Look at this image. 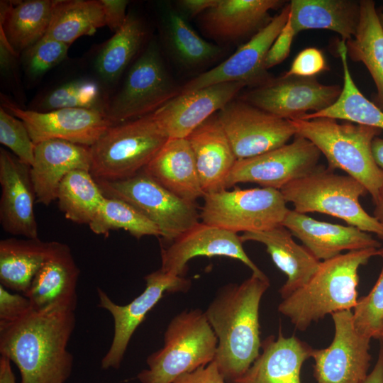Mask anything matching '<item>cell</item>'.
<instances>
[{
  "instance_id": "obj_1",
  "label": "cell",
  "mask_w": 383,
  "mask_h": 383,
  "mask_svg": "<svg viewBox=\"0 0 383 383\" xmlns=\"http://www.w3.org/2000/svg\"><path fill=\"white\" fill-rule=\"evenodd\" d=\"M74 311L55 304L0 324L1 355L17 366L21 383H65L70 377L73 356L67 344L75 327Z\"/></svg>"
},
{
  "instance_id": "obj_2",
  "label": "cell",
  "mask_w": 383,
  "mask_h": 383,
  "mask_svg": "<svg viewBox=\"0 0 383 383\" xmlns=\"http://www.w3.org/2000/svg\"><path fill=\"white\" fill-rule=\"evenodd\" d=\"M269 287L267 277L252 274L221 288L204 311L218 340L213 361L226 382L243 376L260 353L259 309Z\"/></svg>"
},
{
  "instance_id": "obj_3",
  "label": "cell",
  "mask_w": 383,
  "mask_h": 383,
  "mask_svg": "<svg viewBox=\"0 0 383 383\" xmlns=\"http://www.w3.org/2000/svg\"><path fill=\"white\" fill-rule=\"evenodd\" d=\"M379 248L349 251L321 261L311 279L283 299L278 311L303 331L328 314L352 310L357 303L358 270Z\"/></svg>"
},
{
  "instance_id": "obj_4",
  "label": "cell",
  "mask_w": 383,
  "mask_h": 383,
  "mask_svg": "<svg viewBox=\"0 0 383 383\" xmlns=\"http://www.w3.org/2000/svg\"><path fill=\"white\" fill-rule=\"evenodd\" d=\"M296 135L311 141L322 153L328 167L340 169L360 182L375 201L383 188V171L376 164L372 143L381 133L373 127L339 123L331 118L291 120Z\"/></svg>"
},
{
  "instance_id": "obj_5",
  "label": "cell",
  "mask_w": 383,
  "mask_h": 383,
  "mask_svg": "<svg viewBox=\"0 0 383 383\" xmlns=\"http://www.w3.org/2000/svg\"><path fill=\"white\" fill-rule=\"evenodd\" d=\"M280 192L286 202L291 203L299 213L318 212L335 216L383 239V225L360 203V197L367 193V189L348 174H338L320 165L309 175L287 184Z\"/></svg>"
},
{
  "instance_id": "obj_6",
  "label": "cell",
  "mask_w": 383,
  "mask_h": 383,
  "mask_svg": "<svg viewBox=\"0 0 383 383\" xmlns=\"http://www.w3.org/2000/svg\"><path fill=\"white\" fill-rule=\"evenodd\" d=\"M218 340L205 312L185 310L174 316L164 333V345L147 358L141 383H172L182 374L214 360Z\"/></svg>"
},
{
  "instance_id": "obj_7",
  "label": "cell",
  "mask_w": 383,
  "mask_h": 383,
  "mask_svg": "<svg viewBox=\"0 0 383 383\" xmlns=\"http://www.w3.org/2000/svg\"><path fill=\"white\" fill-rule=\"evenodd\" d=\"M167 140L152 113L111 125L90 147V172L95 179L109 181L132 177L146 167Z\"/></svg>"
},
{
  "instance_id": "obj_8",
  "label": "cell",
  "mask_w": 383,
  "mask_h": 383,
  "mask_svg": "<svg viewBox=\"0 0 383 383\" xmlns=\"http://www.w3.org/2000/svg\"><path fill=\"white\" fill-rule=\"evenodd\" d=\"M95 179V178H94ZM106 197L121 199L140 212L170 243L199 223L196 202L182 199L163 187L143 170L126 179H95Z\"/></svg>"
},
{
  "instance_id": "obj_9",
  "label": "cell",
  "mask_w": 383,
  "mask_h": 383,
  "mask_svg": "<svg viewBox=\"0 0 383 383\" xmlns=\"http://www.w3.org/2000/svg\"><path fill=\"white\" fill-rule=\"evenodd\" d=\"M202 223L231 232L264 231L282 225L289 209L280 190L252 188L205 194Z\"/></svg>"
},
{
  "instance_id": "obj_10",
  "label": "cell",
  "mask_w": 383,
  "mask_h": 383,
  "mask_svg": "<svg viewBox=\"0 0 383 383\" xmlns=\"http://www.w3.org/2000/svg\"><path fill=\"white\" fill-rule=\"evenodd\" d=\"M180 94L155 43H150L128 70L106 114L111 125L150 115Z\"/></svg>"
},
{
  "instance_id": "obj_11",
  "label": "cell",
  "mask_w": 383,
  "mask_h": 383,
  "mask_svg": "<svg viewBox=\"0 0 383 383\" xmlns=\"http://www.w3.org/2000/svg\"><path fill=\"white\" fill-rule=\"evenodd\" d=\"M319 150L309 140L296 135L294 140L262 154L238 160L225 183V189L251 182L280 190L287 184L309 175L320 165Z\"/></svg>"
},
{
  "instance_id": "obj_12",
  "label": "cell",
  "mask_w": 383,
  "mask_h": 383,
  "mask_svg": "<svg viewBox=\"0 0 383 383\" xmlns=\"http://www.w3.org/2000/svg\"><path fill=\"white\" fill-rule=\"evenodd\" d=\"M217 113L237 160L281 147L296 135L291 120L274 116L241 99H233Z\"/></svg>"
},
{
  "instance_id": "obj_13",
  "label": "cell",
  "mask_w": 383,
  "mask_h": 383,
  "mask_svg": "<svg viewBox=\"0 0 383 383\" xmlns=\"http://www.w3.org/2000/svg\"><path fill=\"white\" fill-rule=\"evenodd\" d=\"M144 279V291L123 306L115 304L104 291L97 288L98 306L107 310L112 315L114 322L113 340L101 362L103 370L120 367L134 332L165 292H184L191 286L190 280L184 277L172 275L161 269L147 274Z\"/></svg>"
},
{
  "instance_id": "obj_14",
  "label": "cell",
  "mask_w": 383,
  "mask_h": 383,
  "mask_svg": "<svg viewBox=\"0 0 383 383\" xmlns=\"http://www.w3.org/2000/svg\"><path fill=\"white\" fill-rule=\"evenodd\" d=\"M342 91L339 85L321 84L315 77H271L253 87L241 100L282 118L292 120L332 106Z\"/></svg>"
},
{
  "instance_id": "obj_15",
  "label": "cell",
  "mask_w": 383,
  "mask_h": 383,
  "mask_svg": "<svg viewBox=\"0 0 383 383\" xmlns=\"http://www.w3.org/2000/svg\"><path fill=\"white\" fill-rule=\"evenodd\" d=\"M334 335L328 347L313 349L316 383H363L368 375L371 338L355 328L352 310L331 314Z\"/></svg>"
},
{
  "instance_id": "obj_16",
  "label": "cell",
  "mask_w": 383,
  "mask_h": 383,
  "mask_svg": "<svg viewBox=\"0 0 383 383\" xmlns=\"http://www.w3.org/2000/svg\"><path fill=\"white\" fill-rule=\"evenodd\" d=\"M289 3L273 16L261 30L241 45L235 52L216 67L187 82L180 94L196 91L211 85L240 82L253 87L267 82L272 77L265 67L267 54L288 21Z\"/></svg>"
},
{
  "instance_id": "obj_17",
  "label": "cell",
  "mask_w": 383,
  "mask_h": 383,
  "mask_svg": "<svg viewBox=\"0 0 383 383\" xmlns=\"http://www.w3.org/2000/svg\"><path fill=\"white\" fill-rule=\"evenodd\" d=\"M1 106L23 122L35 145L48 140H62L91 147L111 126L106 113L99 110H26L6 98L2 99Z\"/></svg>"
},
{
  "instance_id": "obj_18",
  "label": "cell",
  "mask_w": 383,
  "mask_h": 383,
  "mask_svg": "<svg viewBox=\"0 0 383 383\" xmlns=\"http://www.w3.org/2000/svg\"><path fill=\"white\" fill-rule=\"evenodd\" d=\"M199 256H223L238 260L249 267L252 274L267 277L244 250L240 236L202 222L161 248L160 269L184 277L188 262Z\"/></svg>"
},
{
  "instance_id": "obj_19",
  "label": "cell",
  "mask_w": 383,
  "mask_h": 383,
  "mask_svg": "<svg viewBox=\"0 0 383 383\" xmlns=\"http://www.w3.org/2000/svg\"><path fill=\"white\" fill-rule=\"evenodd\" d=\"M247 85L223 82L179 94L152 113L168 138H187L204 121L218 112Z\"/></svg>"
},
{
  "instance_id": "obj_20",
  "label": "cell",
  "mask_w": 383,
  "mask_h": 383,
  "mask_svg": "<svg viewBox=\"0 0 383 383\" xmlns=\"http://www.w3.org/2000/svg\"><path fill=\"white\" fill-rule=\"evenodd\" d=\"M0 223L4 231L13 235L38 238L30 167L3 148L0 149Z\"/></svg>"
},
{
  "instance_id": "obj_21",
  "label": "cell",
  "mask_w": 383,
  "mask_h": 383,
  "mask_svg": "<svg viewBox=\"0 0 383 383\" xmlns=\"http://www.w3.org/2000/svg\"><path fill=\"white\" fill-rule=\"evenodd\" d=\"M282 0H217L199 16L204 33L223 43L250 39L272 19L271 10L282 7Z\"/></svg>"
},
{
  "instance_id": "obj_22",
  "label": "cell",
  "mask_w": 383,
  "mask_h": 383,
  "mask_svg": "<svg viewBox=\"0 0 383 383\" xmlns=\"http://www.w3.org/2000/svg\"><path fill=\"white\" fill-rule=\"evenodd\" d=\"M282 225L320 261L345 250L381 248L379 242L357 227L320 221L294 209L289 210Z\"/></svg>"
},
{
  "instance_id": "obj_23",
  "label": "cell",
  "mask_w": 383,
  "mask_h": 383,
  "mask_svg": "<svg viewBox=\"0 0 383 383\" xmlns=\"http://www.w3.org/2000/svg\"><path fill=\"white\" fill-rule=\"evenodd\" d=\"M90 147L62 140H48L35 145L30 177L36 202L45 206L57 200L62 179L70 172L84 170L90 172Z\"/></svg>"
},
{
  "instance_id": "obj_24",
  "label": "cell",
  "mask_w": 383,
  "mask_h": 383,
  "mask_svg": "<svg viewBox=\"0 0 383 383\" xmlns=\"http://www.w3.org/2000/svg\"><path fill=\"white\" fill-rule=\"evenodd\" d=\"M217 113L187 138L204 194L225 189L226 181L238 160Z\"/></svg>"
},
{
  "instance_id": "obj_25",
  "label": "cell",
  "mask_w": 383,
  "mask_h": 383,
  "mask_svg": "<svg viewBox=\"0 0 383 383\" xmlns=\"http://www.w3.org/2000/svg\"><path fill=\"white\" fill-rule=\"evenodd\" d=\"M261 353L245 373L232 383H301L304 362L313 350L296 335H270L261 345Z\"/></svg>"
},
{
  "instance_id": "obj_26",
  "label": "cell",
  "mask_w": 383,
  "mask_h": 383,
  "mask_svg": "<svg viewBox=\"0 0 383 383\" xmlns=\"http://www.w3.org/2000/svg\"><path fill=\"white\" fill-rule=\"evenodd\" d=\"M80 271L70 247L54 241L52 250L23 295L32 309L40 311L55 304L76 309L77 285Z\"/></svg>"
},
{
  "instance_id": "obj_27",
  "label": "cell",
  "mask_w": 383,
  "mask_h": 383,
  "mask_svg": "<svg viewBox=\"0 0 383 383\" xmlns=\"http://www.w3.org/2000/svg\"><path fill=\"white\" fill-rule=\"evenodd\" d=\"M240 239L243 243L263 244L275 265L286 274L287 280L279 290L282 299L304 285L321 262L305 246L296 243L292 233L282 225L264 231L244 233Z\"/></svg>"
},
{
  "instance_id": "obj_28",
  "label": "cell",
  "mask_w": 383,
  "mask_h": 383,
  "mask_svg": "<svg viewBox=\"0 0 383 383\" xmlns=\"http://www.w3.org/2000/svg\"><path fill=\"white\" fill-rule=\"evenodd\" d=\"M143 170L182 199L196 202L204 196L194 156L187 138H168Z\"/></svg>"
},
{
  "instance_id": "obj_29",
  "label": "cell",
  "mask_w": 383,
  "mask_h": 383,
  "mask_svg": "<svg viewBox=\"0 0 383 383\" xmlns=\"http://www.w3.org/2000/svg\"><path fill=\"white\" fill-rule=\"evenodd\" d=\"M289 5V21L296 34L309 29H326L337 33L346 41L357 31L360 1L292 0Z\"/></svg>"
},
{
  "instance_id": "obj_30",
  "label": "cell",
  "mask_w": 383,
  "mask_h": 383,
  "mask_svg": "<svg viewBox=\"0 0 383 383\" xmlns=\"http://www.w3.org/2000/svg\"><path fill=\"white\" fill-rule=\"evenodd\" d=\"M55 0L1 1L0 30L18 55L46 33Z\"/></svg>"
},
{
  "instance_id": "obj_31",
  "label": "cell",
  "mask_w": 383,
  "mask_h": 383,
  "mask_svg": "<svg viewBox=\"0 0 383 383\" xmlns=\"http://www.w3.org/2000/svg\"><path fill=\"white\" fill-rule=\"evenodd\" d=\"M54 245L39 238H9L0 241V282L5 288L26 293Z\"/></svg>"
},
{
  "instance_id": "obj_32",
  "label": "cell",
  "mask_w": 383,
  "mask_h": 383,
  "mask_svg": "<svg viewBox=\"0 0 383 383\" xmlns=\"http://www.w3.org/2000/svg\"><path fill=\"white\" fill-rule=\"evenodd\" d=\"M360 17L355 35L345 41L347 54L365 65L377 89L374 104L383 111V30L372 0H361Z\"/></svg>"
},
{
  "instance_id": "obj_33",
  "label": "cell",
  "mask_w": 383,
  "mask_h": 383,
  "mask_svg": "<svg viewBox=\"0 0 383 383\" xmlns=\"http://www.w3.org/2000/svg\"><path fill=\"white\" fill-rule=\"evenodd\" d=\"M106 26L101 0H55L45 35L70 46Z\"/></svg>"
},
{
  "instance_id": "obj_34",
  "label": "cell",
  "mask_w": 383,
  "mask_h": 383,
  "mask_svg": "<svg viewBox=\"0 0 383 383\" xmlns=\"http://www.w3.org/2000/svg\"><path fill=\"white\" fill-rule=\"evenodd\" d=\"M343 70V86L340 96L330 107L304 115L301 119L331 118L383 130V111L367 99L355 85L348 63L345 41L338 43Z\"/></svg>"
},
{
  "instance_id": "obj_35",
  "label": "cell",
  "mask_w": 383,
  "mask_h": 383,
  "mask_svg": "<svg viewBox=\"0 0 383 383\" xmlns=\"http://www.w3.org/2000/svg\"><path fill=\"white\" fill-rule=\"evenodd\" d=\"M163 35L173 58L188 69L201 67L218 59L223 50L201 38L175 11H168L163 19Z\"/></svg>"
},
{
  "instance_id": "obj_36",
  "label": "cell",
  "mask_w": 383,
  "mask_h": 383,
  "mask_svg": "<svg viewBox=\"0 0 383 383\" xmlns=\"http://www.w3.org/2000/svg\"><path fill=\"white\" fill-rule=\"evenodd\" d=\"M146 38L143 22L128 14L119 30L104 44L95 61L100 77L107 82L119 79L128 65L138 53Z\"/></svg>"
},
{
  "instance_id": "obj_37",
  "label": "cell",
  "mask_w": 383,
  "mask_h": 383,
  "mask_svg": "<svg viewBox=\"0 0 383 383\" xmlns=\"http://www.w3.org/2000/svg\"><path fill=\"white\" fill-rule=\"evenodd\" d=\"M105 196L88 170L70 172L61 182L57 196L59 209L65 218L79 224H89Z\"/></svg>"
},
{
  "instance_id": "obj_38",
  "label": "cell",
  "mask_w": 383,
  "mask_h": 383,
  "mask_svg": "<svg viewBox=\"0 0 383 383\" xmlns=\"http://www.w3.org/2000/svg\"><path fill=\"white\" fill-rule=\"evenodd\" d=\"M93 233L108 234L123 229L133 237H161L159 228L128 203L116 198L106 197L96 214L89 224Z\"/></svg>"
},
{
  "instance_id": "obj_39",
  "label": "cell",
  "mask_w": 383,
  "mask_h": 383,
  "mask_svg": "<svg viewBox=\"0 0 383 383\" xmlns=\"http://www.w3.org/2000/svg\"><path fill=\"white\" fill-rule=\"evenodd\" d=\"M108 104L98 82L82 78L64 83L50 91L39 100L34 111L86 109L106 113Z\"/></svg>"
},
{
  "instance_id": "obj_40",
  "label": "cell",
  "mask_w": 383,
  "mask_h": 383,
  "mask_svg": "<svg viewBox=\"0 0 383 383\" xmlns=\"http://www.w3.org/2000/svg\"><path fill=\"white\" fill-rule=\"evenodd\" d=\"M377 255L383 262V248L378 249ZM353 313L356 330L365 336L378 340L383 320V264L374 285L367 295L357 300Z\"/></svg>"
},
{
  "instance_id": "obj_41",
  "label": "cell",
  "mask_w": 383,
  "mask_h": 383,
  "mask_svg": "<svg viewBox=\"0 0 383 383\" xmlns=\"http://www.w3.org/2000/svg\"><path fill=\"white\" fill-rule=\"evenodd\" d=\"M69 48L45 35L22 52V62L26 77L30 80L42 77L65 60Z\"/></svg>"
},
{
  "instance_id": "obj_42",
  "label": "cell",
  "mask_w": 383,
  "mask_h": 383,
  "mask_svg": "<svg viewBox=\"0 0 383 383\" xmlns=\"http://www.w3.org/2000/svg\"><path fill=\"white\" fill-rule=\"evenodd\" d=\"M0 143L22 162L30 167L33 165L35 145L25 124L2 106L0 107Z\"/></svg>"
},
{
  "instance_id": "obj_43",
  "label": "cell",
  "mask_w": 383,
  "mask_h": 383,
  "mask_svg": "<svg viewBox=\"0 0 383 383\" xmlns=\"http://www.w3.org/2000/svg\"><path fill=\"white\" fill-rule=\"evenodd\" d=\"M328 70L323 52L319 49L311 47L301 50L295 57L289 70L282 74L311 77Z\"/></svg>"
},
{
  "instance_id": "obj_44",
  "label": "cell",
  "mask_w": 383,
  "mask_h": 383,
  "mask_svg": "<svg viewBox=\"0 0 383 383\" xmlns=\"http://www.w3.org/2000/svg\"><path fill=\"white\" fill-rule=\"evenodd\" d=\"M31 309L30 301L26 296L12 294L0 284V324L16 321Z\"/></svg>"
},
{
  "instance_id": "obj_45",
  "label": "cell",
  "mask_w": 383,
  "mask_h": 383,
  "mask_svg": "<svg viewBox=\"0 0 383 383\" xmlns=\"http://www.w3.org/2000/svg\"><path fill=\"white\" fill-rule=\"evenodd\" d=\"M296 35V33L291 25L289 17L287 23L267 54L265 61V67L267 70L280 64L288 57L292 41Z\"/></svg>"
},
{
  "instance_id": "obj_46",
  "label": "cell",
  "mask_w": 383,
  "mask_h": 383,
  "mask_svg": "<svg viewBox=\"0 0 383 383\" xmlns=\"http://www.w3.org/2000/svg\"><path fill=\"white\" fill-rule=\"evenodd\" d=\"M172 383H226V382L219 372L216 362L212 361L205 366L181 374Z\"/></svg>"
},
{
  "instance_id": "obj_47",
  "label": "cell",
  "mask_w": 383,
  "mask_h": 383,
  "mask_svg": "<svg viewBox=\"0 0 383 383\" xmlns=\"http://www.w3.org/2000/svg\"><path fill=\"white\" fill-rule=\"evenodd\" d=\"M104 9L106 26L116 32L124 23L128 1L126 0H101Z\"/></svg>"
},
{
  "instance_id": "obj_48",
  "label": "cell",
  "mask_w": 383,
  "mask_h": 383,
  "mask_svg": "<svg viewBox=\"0 0 383 383\" xmlns=\"http://www.w3.org/2000/svg\"><path fill=\"white\" fill-rule=\"evenodd\" d=\"M18 54L8 43L4 33L0 30V67L4 77H10L14 74L16 57Z\"/></svg>"
},
{
  "instance_id": "obj_49",
  "label": "cell",
  "mask_w": 383,
  "mask_h": 383,
  "mask_svg": "<svg viewBox=\"0 0 383 383\" xmlns=\"http://www.w3.org/2000/svg\"><path fill=\"white\" fill-rule=\"evenodd\" d=\"M217 0H181L177 1L179 8L190 17L200 16L213 6Z\"/></svg>"
},
{
  "instance_id": "obj_50",
  "label": "cell",
  "mask_w": 383,
  "mask_h": 383,
  "mask_svg": "<svg viewBox=\"0 0 383 383\" xmlns=\"http://www.w3.org/2000/svg\"><path fill=\"white\" fill-rule=\"evenodd\" d=\"M363 383H383V345L379 348L377 359L372 370Z\"/></svg>"
},
{
  "instance_id": "obj_51",
  "label": "cell",
  "mask_w": 383,
  "mask_h": 383,
  "mask_svg": "<svg viewBox=\"0 0 383 383\" xmlns=\"http://www.w3.org/2000/svg\"><path fill=\"white\" fill-rule=\"evenodd\" d=\"M0 383H16L11 360L3 355L0 357Z\"/></svg>"
},
{
  "instance_id": "obj_52",
  "label": "cell",
  "mask_w": 383,
  "mask_h": 383,
  "mask_svg": "<svg viewBox=\"0 0 383 383\" xmlns=\"http://www.w3.org/2000/svg\"><path fill=\"white\" fill-rule=\"evenodd\" d=\"M372 152L377 166L383 171V138L376 137L372 143Z\"/></svg>"
},
{
  "instance_id": "obj_53",
  "label": "cell",
  "mask_w": 383,
  "mask_h": 383,
  "mask_svg": "<svg viewBox=\"0 0 383 383\" xmlns=\"http://www.w3.org/2000/svg\"><path fill=\"white\" fill-rule=\"evenodd\" d=\"M374 203L375 208L373 216L383 225V188L381 190L378 198Z\"/></svg>"
},
{
  "instance_id": "obj_54",
  "label": "cell",
  "mask_w": 383,
  "mask_h": 383,
  "mask_svg": "<svg viewBox=\"0 0 383 383\" xmlns=\"http://www.w3.org/2000/svg\"><path fill=\"white\" fill-rule=\"evenodd\" d=\"M378 340H379L381 341V343L383 345V320L382 322V326H381V329H380V333H379V336Z\"/></svg>"
},
{
  "instance_id": "obj_55",
  "label": "cell",
  "mask_w": 383,
  "mask_h": 383,
  "mask_svg": "<svg viewBox=\"0 0 383 383\" xmlns=\"http://www.w3.org/2000/svg\"><path fill=\"white\" fill-rule=\"evenodd\" d=\"M379 23H380V25H381V27L383 30V13L382 14L381 16H379Z\"/></svg>"
}]
</instances>
